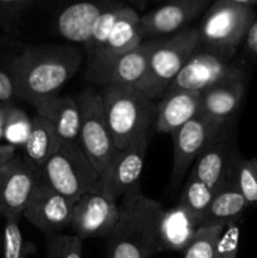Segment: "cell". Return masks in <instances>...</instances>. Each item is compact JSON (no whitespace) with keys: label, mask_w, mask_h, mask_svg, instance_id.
I'll list each match as a JSON object with an SVG mask.
<instances>
[{"label":"cell","mask_w":257,"mask_h":258,"mask_svg":"<svg viewBox=\"0 0 257 258\" xmlns=\"http://www.w3.org/2000/svg\"><path fill=\"white\" fill-rule=\"evenodd\" d=\"M82 53L68 44L35 45L13 57L9 73L17 96L33 107L58 95L60 88L77 73Z\"/></svg>","instance_id":"6da1fadb"},{"label":"cell","mask_w":257,"mask_h":258,"mask_svg":"<svg viewBox=\"0 0 257 258\" xmlns=\"http://www.w3.org/2000/svg\"><path fill=\"white\" fill-rule=\"evenodd\" d=\"M164 208L131 186L118 202V219L108 236L107 258H150L159 252V224Z\"/></svg>","instance_id":"7a4b0ae2"},{"label":"cell","mask_w":257,"mask_h":258,"mask_svg":"<svg viewBox=\"0 0 257 258\" xmlns=\"http://www.w3.org/2000/svg\"><path fill=\"white\" fill-rule=\"evenodd\" d=\"M108 130L116 151H122L150 135L155 105L136 86L106 85L101 90Z\"/></svg>","instance_id":"3957f363"},{"label":"cell","mask_w":257,"mask_h":258,"mask_svg":"<svg viewBox=\"0 0 257 258\" xmlns=\"http://www.w3.org/2000/svg\"><path fill=\"white\" fill-rule=\"evenodd\" d=\"M243 80H247L246 66L237 58L236 48L198 44L166 92L202 93L216 86Z\"/></svg>","instance_id":"277c9868"},{"label":"cell","mask_w":257,"mask_h":258,"mask_svg":"<svg viewBox=\"0 0 257 258\" xmlns=\"http://www.w3.org/2000/svg\"><path fill=\"white\" fill-rule=\"evenodd\" d=\"M199 44L198 28L189 27L169 38H161L151 53L143 80L136 87L151 101H159Z\"/></svg>","instance_id":"5b68a950"},{"label":"cell","mask_w":257,"mask_h":258,"mask_svg":"<svg viewBox=\"0 0 257 258\" xmlns=\"http://www.w3.org/2000/svg\"><path fill=\"white\" fill-rule=\"evenodd\" d=\"M40 178L73 204L85 194H101L100 175L80 144H62L59 150L39 169Z\"/></svg>","instance_id":"8992f818"},{"label":"cell","mask_w":257,"mask_h":258,"mask_svg":"<svg viewBox=\"0 0 257 258\" xmlns=\"http://www.w3.org/2000/svg\"><path fill=\"white\" fill-rule=\"evenodd\" d=\"M257 12V0H216L198 28L199 44L238 49Z\"/></svg>","instance_id":"52a82bcc"},{"label":"cell","mask_w":257,"mask_h":258,"mask_svg":"<svg viewBox=\"0 0 257 258\" xmlns=\"http://www.w3.org/2000/svg\"><path fill=\"white\" fill-rule=\"evenodd\" d=\"M76 101L81 112L78 144L102 181L117 155L106 121L102 95L101 91L86 88Z\"/></svg>","instance_id":"ba28073f"},{"label":"cell","mask_w":257,"mask_h":258,"mask_svg":"<svg viewBox=\"0 0 257 258\" xmlns=\"http://www.w3.org/2000/svg\"><path fill=\"white\" fill-rule=\"evenodd\" d=\"M242 156L237 144V115L224 121L206 146L189 174L214 191L233 184L234 171Z\"/></svg>","instance_id":"9c48e42d"},{"label":"cell","mask_w":257,"mask_h":258,"mask_svg":"<svg viewBox=\"0 0 257 258\" xmlns=\"http://www.w3.org/2000/svg\"><path fill=\"white\" fill-rule=\"evenodd\" d=\"M223 122L198 115L171 134L174 146L171 186H178L183 181L189 168L193 166Z\"/></svg>","instance_id":"30bf717a"},{"label":"cell","mask_w":257,"mask_h":258,"mask_svg":"<svg viewBox=\"0 0 257 258\" xmlns=\"http://www.w3.org/2000/svg\"><path fill=\"white\" fill-rule=\"evenodd\" d=\"M39 179V169L20 156L0 168V216L19 219Z\"/></svg>","instance_id":"8fae6325"},{"label":"cell","mask_w":257,"mask_h":258,"mask_svg":"<svg viewBox=\"0 0 257 258\" xmlns=\"http://www.w3.org/2000/svg\"><path fill=\"white\" fill-rule=\"evenodd\" d=\"M72 208V202L40 178L23 212V217L48 237L71 226Z\"/></svg>","instance_id":"7c38bea8"},{"label":"cell","mask_w":257,"mask_h":258,"mask_svg":"<svg viewBox=\"0 0 257 258\" xmlns=\"http://www.w3.org/2000/svg\"><path fill=\"white\" fill-rule=\"evenodd\" d=\"M211 0H174L140 17L139 30L141 37L174 35L189 28L196 18L206 13Z\"/></svg>","instance_id":"4fadbf2b"},{"label":"cell","mask_w":257,"mask_h":258,"mask_svg":"<svg viewBox=\"0 0 257 258\" xmlns=\"http://www.w3.org/2000/svg\"><path fill=\"white\" fill-rule=\"evenodd\" d=\"M118 219V203L102 194H85L72 208L71 228L78 238L110 236Z\"/></svg>","instance_id":"5bb4252c"},{"label":"cell","mask_w":257,"mask_h":258,"mask_svg":"<svg viewBox=\"0 0 257 258\" xmlns=\"http://www.w3.org/2000/svg\"><path fill=\"white\" fill-rule=\"evenodd\" d=\"M159 39L144 40L138 49L103 64L86 70L88 80L98 85H130L138 86L148 68L151 53L158 47Z\"/></svg>","instance_id":"9a60e30c"},{"label":"cell","mask_w":257,"mask_h":258,"mask_svg":"<svg viewBox=\"0 0 257 258\" xmlns=\"http://www.w3.org/2000/svg\"><path fill=\"white\" fill-rule=\"evenodd\" d=\"M150 135L122 151H117L112 165L102 179V194L108 201L118 203L123 194L140 181L144 160L149 146Z\"/></svg>","instance_id":"2e32d148"},{"label":"cell","mask_w":257,"mask_h":258,"mask_svg":"<svg viewBox=\"0 0 257 258\" xmlns=\"http://www.w3.org/2000/svg\"><path fill=\"white\" fill-rule=\"evenodd\" d=\"M139 22L140 15L136 9L123 5L122 12L113 25L105 48L93 59L87 60V68L97 67L138 49L144 43V38L139 30Z\"/></svg>","instance_id":"e0dca14e"},{"label":"cell","mask_w":257,"mask_h":258,"mask_svg":"<svg viewBox=\"0 0 257 258\" xmlns=\"http://www.w3.org/2000/svg\"><path fill=\"white\" fill-rule=\"evenodd\" d=\"M201 93L189 91L166 92L155 105V130L171 135L199 115Z\"/></svg>","instance_id":"ac0fdd59"},{"label":"cell","mask_w":257,"mask_h":258,"mask_svg":"<svg viewBox=\"0 0 257 258\" xmlns=\"http://www.w3.org/2000/svg\"><path fill=\"white\" fill-rule=\"evenodd\" d=\"M201 228L199 219L179 204L165 209L159 224V252L185 251Z\"/></svg>","instance_id":"d6986e66"},{"label":"cell","mask_w":257,"mask_h":258,"mask_svg":"<svg viewBox=\"0 0 257 258\" xmlns=\"http://www.w3.org/2000/svg\"><path fill=\"white\" fill-rule=\"evenodd\" d=\"M34 108L38 116L47 120L52 125L60 143H78L81 112L75 98L67 95H55L42 101Z\"/></svg>","instance_id":"ffe728a7"},{"label":"cell","mask_w":257,"mask_h":258,"mask_svg":"<svg viewBox=\"0 0 257 258\" xmlns=\"http://www.w3.org/2000/svg\"><path fill=\"white\" fill-rule=\"evenodd\" d=\"M110 3H77L62 10L57 18V29L65 39L85 47L96 22Z\"/></svg>","instance_id":"44dd1931"},{"label":"cell","mask_w":257,"mask_h":258,"mask_svg":"<svg viewBox=\"0 0 257 258\" xmlns=\"http://www.w3.org/2000/svg\"><path fill=\"white\" fill-rule=\"evenodd\" d=\"M246 83L247 80L234 81L202 92L199 115L217 121L236 116L246 92Z\"/></svg>","instance_id":"7402d4cb"},{"label":"cell","mask_w":257,"mask_h":258,"mask_svg":"<svg viewBox=\"0 0 257 258\" xmlns=\"http://www.w3.org/2000/svg\"><path fill=\"white\" fill-rule=\"evenodd\" d=\"M248 207L246 199L239 193L234 184L218 189L214 191L213 199L204 216L202 217V228L227 226L238 222Z\"/></svg>","instance_id":"603a6c76"},{"label":"cell","mask_w":257,"mask_h":258,"mask_svg":"<svg viewBox=\"0 0 257 258\" xmlns=\"http://www.w3.org/2000/svg\"><path fill=\"white\" fill-rule=\"evenodd\" d=\"M33 126L29 139L24 145V158L35 166L42 169L49 159L59 150L62 143L57 138L54 128L47 120L35 113L32 117Z\"/></svg>","instance_id":"cb8c5ba5"},{"label":"cell","mask_w":257,"mask_h":258,"mask_svg":"<svg viewBox=\"0 0 257 258\" xmlns=\"http://www.w3.org/2000/svg\"><path fill=\"white\" fill-rule=\"evenodd\" d=\"M213 196L214 190L211 186H208L206 183L199 180L198 178L189 174L185 185L181 190L178 204L183 207L184 209H186L189 213L193 214L196 218H198L202 226V217L208 209Z\"/></svg>","instance_id":"d4e9b609"},{"label":"cell","mask_w":257,"mask_h":258,"mask_svg":"<svg viewBox=\"0 0 257 258\" xmlns=\"http://www.w3.org/2000/svg\"><path fill=\"white\" fill-rule=\"evenodd\" d=\"M122 8L123 4L110 3V5L106 8L105 12L100 15L95 27H93L90 40L83 47L86 54H87V60L93 59L105 48L108 37H110L111 32H112L113 25L117 22L118 17H120L121 12H122Z\"/></svg>","instance_id":"484cf974"},{"label":"cell","mask_w":257,"mask_h":258,"mask_svg":"<svg viewBox=\"0 0 257 258\" xmlns=\"http://www.w3.org/2000/svg\"><path fill=\"white\" fill-rule=\"evenodd\" d=\"M33 120L22 108L8 105L4 123V141L10 146H23L27 144L32 131Z\"/></svg>","instance_id":"4316f807"},{"label":"cell","mask_w":257,"mask_h":258,"mask_svg":"<svg viewBox=\"0 0 257 258\" xmlns=\"http://www.w3.org/2000/svg\"><path fill=\"white\" fill-rule=\"evenodd\" d=\"M233 184L249 207H257V159L242 158L239 160Z\"/></svg>","instance_id":"83f0119b"},{"label":"cell","mask_w":257,"mask_h":258,"mask_svg":"<svg viewBox=\"0 0 257 258\" xmlns=\"http://www.w3.org/2000/svg\"><path fill=\"white\" fill-rule=\"evenodd\" d=\"M224 227L226 226H213L199 229L194 241L184 251L183 258H214L216 243Z\"/></svg>","instance_id":"f1b7e54d"},{"label":"cell","mask_w":257,"mask_h":258,"mask_svg":"<svg viewBox=\"0 0 257 258\" xmlns=\"http://www.w3.org/2000/svg\"><path fill=\"white\" fill-rule=\"evenodd\" d=\"M83 241L75 234L47 237V258H82Z\"/></svg>","instance_id":"f546056e"},{"label":"cell","mask_w":257,"mask_h":258,"mask_svg":"<svg viewBox=\"0 0 257 258\" xmlns=\"http://www.w3.org/2000/svg\"><path fill=\"white\" fill-rule=\"evenodd\" d=\"M28 253H29V249L23 238L19 219L7 218L4 233H3V257L27 258Z\"/></svg>","instance_id":"4dcf8cb0"},{"label":"cell","mask_w":257,"mask_h":258,"mask_svg":"<svg viewBox=\"0 0 257 258\" xmlns=\"http://www.w3.org/2000/svg\"><path fill=\"white\" fill-rule=\"evenodd\" d=\"M35 5L33 0H0V27L10 28L20 22Z\"/></svg>","instance_id":"1f68e13d"},{"label":"cell","mask_w":257,"mask_h":258,"mask_svg":"<svg viewBox=\"0 0 257 258\" xmlns=\"http://www.w3.org/2000/svg\"><path fill=\"white\" fill-rule=\"evenodd\" d=\"M239 233L238 222L227 224L216 243L214 258H238Z\"/></svg>","instance_id":"d6a6232c"},{"label":"cell","mask_w":257,"mask_h":258,"mask_svg":"<svg viewBox=\"0 0 257 258\" xmlns=\"http://www.w3.org/2000/svg\"><path fill=\"white\" fill-rule=\"evenodd\" d=\"M18 98L14 81L10 76L9 71L5 72L0 68V103L2 105H12V101Z\"/></svg>","instance_id":"836d02e7"},{"label":"cell","mask_w":257,"mask_h":258,"mask_svg":"<svg viewBox=\"0 0 257 258\" xmlns=\"http://www.w3.org/2000/svg\"><path fill=\"white\" fill-rule=\"evenodd\" d=\"M242 45L244 55L257 66V12Z\"/></svg>","instance_id":"e575fe53"},{"label":"cell","mask_w":257,"mask_h":258,"mask_svg":"<svg viewBox=\"0 0 257 258\" xmlns=\"http://www.w3.org/2000/svg\"><path fill=\"white\" fill-rule=\"evenodd\" d=\"M15 158V148L10 145H0V168L7 165L8 163Z\"/></svg>","instance_id":"d590c367"},{"label":"cell","mask_w":257,"mask_h":258,"mask_svg":"<svg viewBox=\"0 0 257 258\" xmlns=\"http://www.w3.org/2000/svg\"><path fill=\"white\" fill-rule=\"evenodd\" d=\"M8 105H0V141L4 140V123L7 116Z\"/></svg>","instance_id":"8d00e7d4"},{"label":"cell","mask_w":257,"mask_h":258,"mask_svg":"<svg viewBox=\"0 0 257 258\" xmlns=\"http://www.w3.org/2000/svg\"><path fill=\"white\" fill-rule=\"evenodd\" d=\"M2 243H3V241H2V238H0V247H2Z\"/></svg>","instance_id":"74e56055"}]
</instances>
